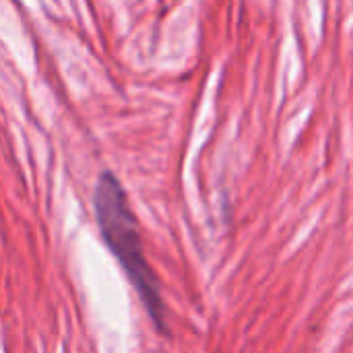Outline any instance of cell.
I'll list each match as a JSON object with an SVG mask.
<instances>
[{
	"label": "cell",
	"instance_id": "cell-1",
	"mask_svg": "<svg viewBox=\"0 0 353 353\" xmlns=\"http://www.w3.org/2000/svg\"><path fill=\"white\" fill-rule=\"evenodd\" d=\"M93 209L105 246L122 265L155 327L165 333V306L159 294V283L145 259L139 221L130 209L126 190L112 172H103L97 178L93 190Z\"/></svg>",
	"mask_w": 353,
	"mask_h": 353
}]
</instances>
